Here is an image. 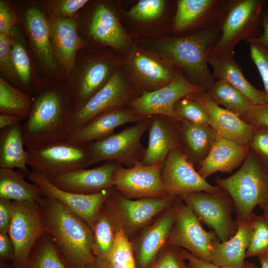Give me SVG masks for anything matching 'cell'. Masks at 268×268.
Segmentation results:
<instances>
[{
  "mask_svg": "<svg viewBox=\"0 0 268 268\" xmlns=\"http://www.w3.org/2000/svg\"><path fill=\"white\" fill-rule=\"evenodd\" d=\"M28 117L21 123L25 148L67 141L72 131L74 107L67 84L43 83Z\"/></svg>",
  "mask_w": 268,
  "mask_h": 268,
  "instance_id": "1",
  "label": "cell"
},
{
  "mask_svg": "<svg viewBox=\"0 0 268 268\" xmlns=\"http://www.w3.org/2000/svg\"><path fill=\"white\" fill-rule=\"evenodd\" d=\"M46 232L71 268H86L95 257L89 225L58 200L44 197L39 203Z\"/></svg>",
  "mask_w": 268,
  "mask_h": 268,
  "instance_id": "2",
  "label": "cell"
},
{
  "mask_svg": "<svg viewBox=\"0 0 268 268\" xmlns=\"http://www.w3.org/2000/svg\"><path fill=\"white\" fill-rule=\"evenodd\" d=\"M220 34L218 25L154 43L151 47L163 59L179 68L191 83L206 92L216 79L208 59Z\"/></svg>",
  "mask_w": 268,
  "mask_h": 268,
  "instance_id": "3",
  "label": "cell"
},
{
  "mask_svg": "<svg viewBox=\"0 0 268 268\" xmlns=\"http://www.w3.org/2000/svg\"><path fill=\"white\" fill-rule=\"evenodd\" d=\"M215 182L232 199L237 225L248 224L254 208L268 204V171L253 154H249L234 174L225 178L218 177Z\"/></svg>",
  "mask_w": 268,
  "mask_h": 268,
  "instance_id": "4",
  "label": "cell"
},
{
  "mask_svg": "<svg viewBox=\"0 0 268 268\" xmlns=\"http://www.w3.org/2000/svg\"><path fill=\"white\" fill-rule=\"evenodd\" d=\"M265 2L264 0H226V11L218 24L219 36L211 54L234 55L241 41L256 38Z\"/></svg>",
  "mask_w": 268,
  "mask_h": 268,
  "instance_id": "5",
  "label": "cell"
},
{
  "mask_svg": "<svg viewBox=\"0 0 268 268\" xmlns=\"http://www.w3.org/2000/svg\"><path fill=\"white\" fill-rule=\"evenodd\" d=\"M26 150L28 166L46 176L85 169L92 165L88 144L55 141Z\"/></svg>",
  "mask_w": 268,
  "mask_h": 268,
  "instance_id": "6",
  "label": "cell"
},
{
  "mask_svg": "<svg viewBox=\"0 0 268 268\" xmlns=\"http://www.w3.org/2000/svg\"><path fill=\"white\" fill-rule=\"evenodd\" d=\"M150 121L151 117H145L117 133L87 144L91 153L92 165L102 161H111L130 168L141 162L145 150L141 138Z\"/></svg>",
  "mask_w": 268,
  "mask_h": 268,
  "instance_id": "7",
  "label": "cell"
},
{
  "mask_svg": "<svg viewBox=\"0 0 268 268\" xmlns=\"http://www.w3.org/2000/svg\"><path fill=\"white\" fill-rule=\"evenodd\" d=\"M7 233L14 247L11 264L14 268H24L37 241L46 233L39 204L12 201Z\"/></svg>",
  "mask_w": 268,
  "mask_h": 268,
  "instance_id": "8",
  "label": "cell"
},
{
  "mask_svg": "<svg viewBox=\"0 0 268 268\" xmlns=\"http://www.w3.org/2000/svg\"><path fill=\"white\" fill-rule=\"evenodd\" d=\"M200 221L212 229L221 242L233 237L238 225L233 219L235 208L233 201L224 190L216 193L200 192L181 197Z\"/></svg>",
  "mask_w": 268,
  "mask_h": 268,
  "instance_id": "9",
  "label": "cell"
},
{
  "mask_svg": "<svg viewBox=\"0 0 268 268\" xmlns=\"http://www.w3.org/2000/svg\"><path fill=\"white\" fill-rule=\"evenodd\" d=\"M178 197L143 198L133 200L115 189L108 197V204L119 227L128 236L143 227L155 216L171 206Z\"/></svg>",
  "mask_w": 268,
  "mask_h": 268,
  "instance_id": "10",
  "label": "cell"
},
{
  "mask_svg": "<svg viewBox=\"0 0 268 268\" xmlns=\"http://www.w3.org/2000/svg\"><path fill=\"white\" fill-rule=\"evenodd\" d=\"M203 92H206L203 88L190 82L179 70L177 76L166 85L156 90L144 91L131 102L130 108L143 118L163 115L178 121L181 119L174 111L177 102L189 95Z\"/></svg>",
  "mask_w": 268,
  "mask_h": 268,
  "instance_id": "11",
  "label": "cell"
},
{
  "mask_svg": "<svg viewBox=\"0 0 268 268\" xmlns=\"http://www.w3.org/2000/svg\"><path fill=\"white\" fill-rule=\"evenodd\" d=\"M161 178L168 194L176 197L200 192L216 193L221 189L210 184L196 170L181 148L168 154L162 164Z\"/></svg>",
  "mask_w": 268,
  "mask_h": 268,
  "instance_id": "12",
  "label": "cell"
},
{
  "mask_svg": "<svg viewBox=\"0 0 268 268\" xmlns=\"http://www.w3.org/2000/svg\"><path fill=\"white\" fill-rule=\"evenodd\" d=\"M214 231H206L198 216L182 201L171 228L167 244L185 249L199 259L210 262Z\"/></svg>",
  "mask_w": 268,
  "mask_h": 268,
  "instance_id": "13",
  "label": "cell"
},
{
  "mask_svg": "<svg viewBox=\"0 0 268 268\" xmlns=\"http://www.w3.org/2000/svg\"><path fill=\"white\" fill-rule=\"evenodd\" d=\"M162 167L159 162L145 166L139 162L130 168L120 164L113 175L114 189L130 199L170 196L162 182Z\"/></svg>",
  "mask_w": 268,
  "mask_h": 268,
  "instance_id": "14",
  "label": "cell"
},
{
  "mask_svg": "<svg viewBox=\"0 0 268 268\" xmlns=\"http://www.w3.org/2000/svg\"><path fill=\"white\" fill-rule=\"evenodd\" d=\"M27 177L29 181L40 188L43 197L61 201L85 221L91 229L101 206L114 189L104 190L92 194H79L59 189L45 175L34 170L30 171Z\"/></svg>",
  "mask_w": 268,
  "mask_h": 268,
  "instance_id": "15",
  "label": "cell"
},
{
  "mask_svg": "<svg viewBox=\"0 0 268 268\" xmlns=\"http://www.w3.org/2000/svg\"><path fill=\"white\" fill-rule=\"evenodd\" d=\"M24 22L30 47L39 67L46 73L62 80V73L56 60L51 40L48 17L37 6L25 11Z\"/></svg>",
  "mask_w": 268,
  "mask_h": 268,
  "instance_id": "16",
  "label": "cell"
},
{
  "mask_svg": "<svg viewBox=\"0 0 268 268\" xmlns=\"http://www.w3.org/2000/svg\"><path fill=\"white\" fill-rule=\"evenodd\" d=\"M226 0H179L173 22L178 33H194L218 25L226 11Z\"/></svg>",
  "mask_w": 268,
  "mask_h": 268,
  "instance_id": "17",
  "label": "cell"
},
{
  "mask_svg": "<svg viewBox=\"0 0 268 268\" xmlns=\"http://www.w3.org/2000/svg\"><path fill=\"white\" fill-rule=\"evenodd\" d=\"M182 202L178 197L174 203L164 211L132 244L136 268H148L167 245L168 239Z\"/></svg>",
  "mask_w": 268,
  "mask_h": 268,
  "instance_id": "18",
  "label": "cell"
},
{
  "mask_svg": "<svg viewBox=\"0 0 268 268\" xmlns=\"http://www.w3.org/2000/svg\"><path fill=\"white\" fill-rule=\"evenodd\" d=\"M75 65L67 83L74 109L80 106L100 90L113 73L108 60L96 57Z\"/></svg>",
  "mask_w": 268,
  "mask_h": 268,
  "instance_id": "19",
  "label": "cell"
},
{
  "mask_svg": "<svg viewBox=\"0 0 268 268\" xmlns=\"http://www.w3.org/2000/svg\"><path fill=\"white\" fill-rule=\"evenodd\" d=\"M120 164L109 161L91 169H80L46 176L52 184L62 190L79 194H92L114 189L113 175Z\"/></svg>",
  "mask_w": 268,
  "mask_h": 268,
  "instance_id": "20",
  "label": "cell"
},
{
  "mask_svg": "<svg viewBox=\"0 0 268 268\" xmlns=\"http://www.w3.org/2000/svg\"><path fill=\"white\" fill-rule=\"evenodd\" d=\"M130 91L121 74L113 73L107 83L85 102L73 110L72 130L85 125L106 112L121 108Z\"/></svg>",
  "mask_w": 268,
  "mask_h": 268,
  "instance_id": "21",
  "label": "cell"
},
{
  "mask_svg": "<svg viewBox=\"0 0 268 268\" xmlns=\"http://www.w3.org/2000/svg\"><path fill=\"white\" fill-rule=\"evenodd\" d=\"M47 17L56 60L63 75L69 78L83 42L72 18H59L49 13Z\"/></svg>",
  "mask_w": 268,
  "mask_h": 268,
  "instance_id": "22",
  "label": "cell"
},
{
  "mask_svg": "<svg viewBox=\"0 0 268 268\" xmlns=\"http://www.w3.org/2000/svg\"><path fill=\"white\" fill-rule=\"evenodd\" d=\"M201 103L207 111L210 126L218 136L244 146L249 145L254 131L252 124L239 115L216 104L206 92L189 95Z\"/></svg>",
  "mask_w": 268,
  "mask_h": 268,
  "instance_id": "23",
  "label": "cell"
},
{
  "mask_svg": "<svg viewBox=\"0 0 268 268\" xmlns=\"http://www.w3.org/2000/svg\"><path fill=\"white\" fill-rule=\"evenodd\" d=\"M148 141L141 160L143 165L163 163L168 154L181 148V140L176 121L163 115L151 117L148 128Z\"/></svg>",
  "mask_w": 268,
  "mask_h": 268,
  "instance_id": "24",
  "label": "cell"
},
{
  "mask_svg": "<svg viewBox=\"0 0 268 268\" xmlns=\"http://www.w3.org/2000/svg\"><path fill=\"white\" fill-rule=\"evenodd\" d=\"M144 118L131 109L121 108L110 110L97 116L83 126L72 130L67 141L87 144L111 135L118 127L128 123H137Z\"/></svg>",
  "mask_w": 268,
  "mask_h": 268,
  "instance_id": "25",
  "label": "cell"
},
{
  "mask_svg": "<svg viewBox=\"0 0 268 268\" xmlns=\"http://www.w3.org/2000/svg\"><path fill=\"white\" fill-rule=\"evenodd\" d=\"M208 64L216 80H224L246 96L255 105L267 104L264 91L253 85L244 75L234 55L210 54Z\"/></svg>",
  "mask_w": 268,
  "mask_h": 268,
  "instance_id": "26",
  "label": "cell"
},
{
  "mask_svg": "<svg viewBox=\"0 0 268 268\" xmlns=\"http://www.w3.org/2000/svg\"><path fill=\"white\" fill-rule=\"evenodd\" d=\"M248 155V146L218 136L208 154L199 164L198 172L205 179L218 171L229 173Z\"/></svg>",
  "mask_w": 268,
  "mask_h": 268,
  "instance_id": "27",
  "label": "cell"
},
{
  "mask_svg": "<svg viewBox=\"0 0 268 268\" xmlns=\"http://www.w3.org/2000/svg\"><path fill=\"white\" fill-rule=\"evenodd\" d=\"M175 121L180 134L182 150L193 164L199 165L215 143L217 134L208 125L194 124L182 119Z\"/></svg>",
  "mask_w": 268,
  "mask_h": 268,
  "instance_id": "28",
  "label": "cell"
},
{
  "mask_svg": "<svg viewBox=\"0 0 268 268\" xmlns=\"http://www.w3.org/2000/svg\"><path fill=\"white\" fill-rule=\"evenodd\" d=\"M236 234L228 240L221 242L217 238L213 243L210 263L223 268H242L249 236V224H238Z\"/></svg>",
  "mask_w": 268,
  "mask_h": 268,
  "instance_id": "29",
  "label": "cell"
},
{
  "mask_svg": "<svg viewBox=\"0 0 268 268\" xmlns=\"http://www.w3.org/2000/svg\"><path fill=\"white\" fill-rule=\"evenodd\" d=\"M89 31L94 40L115 49H121L127 44L125 31L113 12L104 5H100L95 9Z\"/></svg>",
  "mask_w": 268,
  "mask_h": 268,
  "instance_id": "30",
  "label": "cell"
},
{
  "mask_svg": "<svg viewBox=\"0 0 268 268\" xmlns=\"http://www.w3.org/2000/svg\"><path fill=\"white\" fill-rule=\"evenodd\" d=\"M0 131V168H16L27 176L30 171L21 123Z\"/></svg>",
  "mask_w": 268,
  "mask_h": 268,
  "instance_id": "31",
  "label": "cell"
},
{
  "mask_svg": "<svg viewBox=\"0 0 268 268\" xmlns=\"http://www.w3.org/2000/svg\"><path fill=\"white\" fill-rule=\"evenodd\" d=\"M25 176L14 169L0 168V198L39 204L44 198L40 188L26 181Z\"/></svg>",
  "mask_w": 268,
  "mask_h": 268,
  "instance_id": "32",
  "label": "cell"
},
{
  "mask_svg": "<svg viewBox=\"0 0 268 268\" xmlns=\"http://www.w3.org/2000/svg\"><path fill=\"white\" fill-rule=\"evenodd\" d=\"M119 227L111 210L105 202L94 221L92 230L95 257L107 261Z\"/></svg>",
  "mask_w": 268,
  "mask_h": 268,
  "instance_id": "33",
  "label": "cell"
},
{
  "mask_svg": "<svg viewBox=\"0 0 268 268\" xmlns=\"http://www.w3.org/2000/svg\"><path fill=\"white\" fill-rule=\"evenodd\" d=\"M11 55L17 77V88L34 96L42 86L43 82L33 77L30 57L21 39L17 35L11 37Z\"/></svg>",
  "mask_w": 268,
  "mask_h": 268,
  "instance_id": "34",
  "label": "cell"
},
{
  "mask_svg": "<svg viewBox=\"0 0 268 268\" xmlns=\"http://www.w3.org/2000/svg\"><path fill=\"white\" fill-rule=\"evenodd\" d=\"M206 92L216 104L240 117L255 105L243 93L224 80H216Z\"/></svg>",
  "mask_w": 268,
  "mask_h": 268,
  "instance_id": "35",
  "label": "cell"
},
{
  "mask_svg": "<svg viewBox=\"0 0 268 268\" xmlns=\"http://www.w3.org/2000/svg\"><path fill=\"white\" fill-rule=\"evenodd\" d=\"M132 65L135 72L147 83L153 85H165L175 79L179 70L161 64L140 52L132 56Z\"/></svg>",
  "mask_w": 268,
  "mask_h": 268,
  "instance_id": "36",
  "label": "cell"
},
{
  "mask_svg": "<svg viewBox=\"0 0 268 268\" xmlns=\"http://www.w3.org/2000/svg\"><path fill=\"white\" fill-rule=\"evenodd\" d=\"M24 268H71L47 232L37 241Z\"/></svg>",
  "mask_w": 268,
  "mask_h": 268,
  "instance_id": "37",
  "label": "cell"
},
{
  "mask_svg": "<svg viewBox=\"0 0 268 268\" xmlns=\"http://www.w3.org/2000/svg\"><path fill=\"white\" fill-rule=\"evenodd\" d=\"M34 97L0 78V114L18 116L24 120L31 111Z\"/></svg>",
  "mask_w": 268,
  "mask_h": 268,
  "instance_id": "38",
  "label": "cell"
},
{
  "mask_svg": "<svg viewBox=\"0 0 268 268\" xmlns=\"http://www.w3.org/2000/svg\"><path fill=\"white\" fill-rule=\"evenodd\" d=\"M249 236L246 258L268 251V218L253 214L249 222Z\"/></svg>",
  "mask_w": 268,
  "mask_h": 268,
  "instance_id": "39",
  "label": "cell"
},
{
  "mask_svg": "<svg viewBox=\"0 0 268 268\" xmlns=\"http://www.w3.org/2000/svg\"><path fill=\"white\" fill-rule=\"evenodd\" d=\"M107 261L111 268H136L132 244L120 227Z\"/></svg>",
  "mask_w": 268,
  "mask_h": 268,
  "instance_id": "40",
  "label": "cell"
},
{
  "mask_svg": "<svg viewBox=\"0 0 268 268\" xmlns=\"http://www.w3.org/2000/svg\"><path fill=\"white\" fill-rule=\"evenodd\" d=\"M177 116L197 124L210 126V118L205 108L189 95L179 100L174 107Z\"/></svg>",
  "mask_w": 268,
  "mask_h": 268,
  "instance_id": "41",
  "label": "cell"
},
{
  "mask_svg": "<svg viewBox=\"0 0 268 268\" xmlns=\"http://www.w3.org/2000/svg\"><path fill=\"white\" fill-rule=\"evenodd\" d=\"M165 1L162 0H139L128 12L132 18L138 20L154 19L163 12Z\"/></svg>",
  "mask_w": 268,
  "mask_h": 268,
  "instance_id": "42",
  "label": "cell"
},
{
  "mask_svg": "<svg viewBox=\"0 0 268 268\" xmlns=\"http://www.w3.org/2000/svg\"><path fill=\"white\" fill-rule=\"evenodd\" d=\"M181 248L167 245L148 268H189Z\"/></svg>",
  "mask_w": 268,
  "mask_h": 268,
  "instance_id": "43",
  "label": "cell"
},
{
  "mask_svg": "<svg viewBox=\"0 0 268 268\" xmlns=\"http://www.w3.org/2000/svg\"><path fill=\"white\" fill-rule=\"evenodd\" d=\"M247 43L250 47L251 59L255 65L263 82L268 104V49L253 41Z\"/></svg>",
  "mask_w": 268,
  "mask_h": 268,
  "instance_id": "44",
  "label": "cell"
},
{
  "mask_svg": "<svg viewBox=\"0 0 268 268\" xmlns=\"http://www.w3.org/2000/svg\"><path fill=\"white\" fill-rule=\"evenodd\" d=\"M12 43V39L10 35L0 34V68L8 79L18 85L11 55Z\"/></svg>",
  "mask_w": 268,
  "mask_h": 268,
  "instance_id": "45",
  "label": "cell"
},
{
  "mask_svg": "<svg viewBox=\"0 0 268 268\" xmlns=\"http://www.w3.org/2000/svg\"><path fill=\"white\" fill-rule=\"evenodd\" d=\"M87 0H60L50 2L49 13L59 18H71L85 5Z\"/></svg>",
  "mask_w": 268,
  "mask_h": 268,
  "instance_id": "46",
  "label": "cell"
},
{
  "mask_svg": "<svg viewBox=\"0 0 268 268\" xmlns=\"http://www.w3.org/2000/svg\"><path fill=\"white\" fill-rule=\"evenodd\" d=\"M18 20L14 11L9 4L3 0L0 1V34L10 35L14 26Z\"/></svg>",
  "mask_w": 268,
  "mask_h": 268,
  "instance_id": "47",
  "label": "cell"
},
{
  "mask_svg": "<svg viewBox=\"0 0 268 268\" xmlns=\"http://www.w3.org/2000/svg\"><path fill=\"white\" fill-rule=\"evenodd\" d=\"M249 145L268 162V129L261 127L254 130Z\"/></svg>",
  "mask_w": 268,
  "mask_h": 268,
  "instance_id": "48",
  "label": "cell"
},
{
  "mask_svg": "<svg viewBox=\"0 0 268 268\" xmlns=\"http://www.w3.org/2000/svg\"><path fill=\"white\" fill-rule=\"evenodd\" d=\"M242 117L255 125L268 129V104L254 105Z\"/></svg>",
  "mask_w": 268,
  "mask_h": 268,
  "instance_id": "49",
  "label": "cell"
},
{
  "mask_svg": "<svg viewBox=\"0 0 268 268\" xmlns=\"http://www.w3.org/2000/svg\"><path fill=\"white\" fill-rule=\"evenodd\" d=\"M14 247L8 233L0 232V264H11Z\"/></svg>",
  "mask_w": 268,
  "mask_h": 268,
  "instance_id": "50",
  "label": "cell"
},
{
  "mask_svg": "<svg viewBox=\"0 0 268 268\" xmlns=\"http://www.w3.org/2000/svg\"><path fill=\"white\" fill-rule=\"evenodd\" d=\"M181 253L190 268H223L216 266L209 262L201 260L191 254L187 250L181 248ZM242 268H258L253 263L248 261L245 263Z\"/></svg>",
  "mask_w": 268,
  "mask_h": 268,
  "instance_id": "51",
  "label": "cell"
},
{
  "mask_svg": "<svg viewBox=\"0 0 268 268\" xmlns=\"http://www.w3.org/2000/svg\"><path fill=\"white\" fill-rule=\"evenodd\" d=\"M12 201L0 198V232H8L12 215Z\"/></svg>",
  "mask_w": 268,
  "mask_h": 268,
  "instance_id": "52",
  "label": "cell"
},
{
  "mask_svg": "<svg viewBox=\"0 0 268 268\" xmlns=\"http://www.w3.org/2000/svg\"><path fill=\"white\" fill-rule=\"evenodd\" d=\"M261 25L263 27L262 34L256 38L248 40L258 43L268 49V13H263Z\"/></svg>",
  "mask_w": 268,
  "mask_h": 268,
  "instance_id": "53",
  "label": "cell"
},
{
  "mask_svg": "<svg viewBox=\"0 0 268 268\" xmlns=\"http://www.w3.org/2000/svg\"><path fill=\"white\" fill-rule=\"evenodd\" d=\"M24 120L16 115L0 114V130L22 123Z\"/></svg>",
  "mask_w": 268,
  "mask_h": 268,
  "instance_id": "54",
  "label": "cell"
},
{
  "mask_svg": "<svg viewBox=\"0 0 268 268\" xmlns=\"http://www.w3.org/2000/svg\"><path fill=\"white\" fill-rule=\"evenodd\" d=\"M86 268H111L107 261L95 257Z\"/></svg>",
  "mask_w": 268,
  "mask_h": 268,
  "instance_id": "55",
  "label": "cell"
},
{
  "mask_svg": "<svg viewBox=\"0 0 268 268\" xmlns=\"http://www.w3.org/2000/svg\"><path fill=\"white\" fill-rule=\"evenodd\" d=\"M261 268H268V251L257 257Z\"/></svg>",
  "mask_w": 268,
  "mask_h": 268,
  "instance_id": "56",
  "label": "cell"
},
{
  "mask_svg": "<svg viewBox=\"0 0 268 268\" xmlns=\"http://www.w3.org/2000/svg\"><path fill=\"white\" fill-rule=\"evenodd\" d=\"M0 268H14L11 264H0Z\"/></svg>",
  "mask_w": 268,
  "mask_h": 268,
  "instance_id": "57",
  "label": "cell"
},
{
  "mask_svg": "<svg viewBox=\"0 0 268 268\" xmlns=\"http://www.w3.org/2000/svg\"><path fill=\"white\" fill-rule=\"evenodd\" d=\"M264 210L263 215L268 218V204L263 208Z\"/></svg>",
  "mask_w": 268,
  "mask_h": 268,
  "instance_id": "58",
  "label": "cell"
},
{
  "mask_svg": "<svg viewBox=\"0 0 268 268\" xmlns=\"http://www.w3.org/2000/svg\"><path fill=\"white\" fill-rule=\"evenodd\" d=\"M189 268H190L189 267Z\"/></svg>",
  "mask_w": 268,
  "mask_h": 268,
  "instance_id": "59",
  "label": "cell"
}]
</instances>
